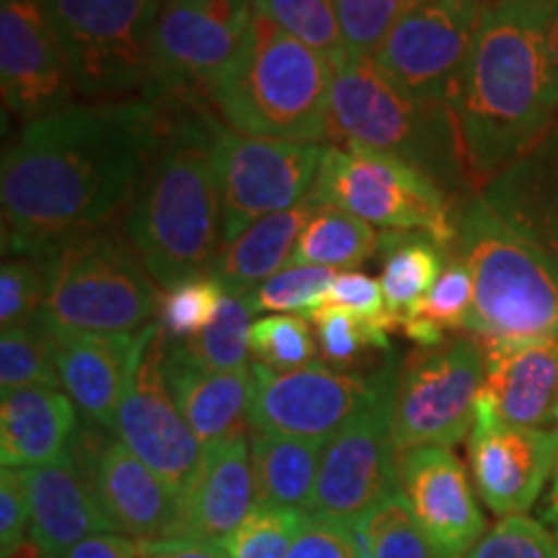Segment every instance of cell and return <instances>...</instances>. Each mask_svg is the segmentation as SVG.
<instances>
[{"label": "cell", "instance_id": "cell-1", "mask_svg": "<svg viewBox=\"0 0 558 558\" xmlns=\"http://www.w3.org/2000/svg\"><path fill=\"white\" fill-rule=\"evenodd\" d=\"M163 128L150 99L68 104L26 122L0 169L5 256L41 259L107 228L135 202Z\"/></svg>", "mask_w": 558, "mask_h": 558}, {"label": "cell", "instance_id": "cell-2", "mask_svg": "<svg viewBox=\"0 0 558 558\" xmlns=\"http://www.w3.org/2000/svg\"><path fill=\"white\" fill-rule=\"evenodd\" d=\"M558 0H484L456 104L469 177L486 186L558 114L550 29Z\"/></svg>", "mask_w": 558, "mask_h": 558}, {"label": "cell", "instance_id": "cell-3", "mask_svg": "<svg viewBox=\"0 0 558 558\" xmlns=\"http://www.w3.org/2000/svg\"><path fill=\"white\" fill-rule=\"evenodd\" d=\"M124 230L160 290L213 269L222 209L209 117L166 120Z\"/></svg>", "mask_w": 558, "mask_h": 558}, {"label": "cell", "instance_id": "cell-4", "mask_svg": "<svg viewBox=\"0 0 558 558\" xmlns=\"http://www.w3.org/2000/svg\"><path fill=\"white\" fill-rule=\"evenodd\" d=\"M331 83L329 58L254 11L239 54L207 96L230 130L316 145L329 140Z\"/></svg>", "mask_w": 558, "mask_h": 558}, {"label": "cell", "instance_id": "cell-5", "mask_svg": "<svg viewBox=\"0 0 558 558\" xmlns=\"http://www.w3.org/2000/svg\"><path fill=\"white\" fill-rule=\"evenodd\" d=\"M456 256L473 275L465 331L478 339L558 341V259L509 228L481 197L458 209Z\"/></svg>", "mask_w": 558, "mask_h": 558}, {"label": "cell", "instance_id": "cell-6", "mask_svg": "<svg viewBox=\"0 0 558 558\" xmlns=\"http://www.w3.org/2000/svg\"><path fill=\"white\" fill-rule=\"evenodd\" d=\"M329 140L407 160L442 190L465 166L456 111L411 99L373 58L333 65Z\"/></svg>", "mask_w": 558, "mask_h": 558}, {"label": "cell", "instance_id": "cell-7", "mask_svg": "<svg viewBox=\"0 0 558 558\" xmlns=\"http://www.w3.org/2000/svg\"><path fill=\"white\" fill-rule=\"evenodd\" d=\"M41 262L47 298L39 318L54 331L137 333L158 313L143 259L109 226L58 243Z\"/></svg>", "mask_w": 558, "mask_h": 558}, {"label": "cell", "instance_id": "cell-8", "mask_svg": "<svg viewBox=\"0 0 558 558\" xmlns=\"http://www.w3.org/2000/svg\"><path fill=\"white\" fill-rule=\"evenodd\" d=\"M318 205L339 207L386 230L427 233L442 248L456 246L458 215L435 179L407 160L360 145H324L313 186Z\"/></svg>", "mask_w": 558, "mask_h": 558}, {"label": "cell", "instance_id": "cell-9", "mask_svg": "<svg viewBox=\"0 0 558 558\" xmlns=\"http://www.w3.org/2000/svg\"><path fill=\"white\" fill-rule=\"evenodd\" d=\"M166 0H45L75 90L124 101L150 83V37Z\"/></svg>", "mask_w": 558, "mask_h": 558}, {"label": "cell", "instance_id": "cell-10", "mask_svg": "<svg viewBox=\"0 0 558 558\" xmlns=\"http://www.w3.org/2000/svg\"><path fill=\"white\" fill-rule=\"evenodd\" d=\"M401 362L393 352L388 354L365 403L326 442L311 514L352 530L369 509L401 488L393 448Z\"/></svg>", "mask_w": 558, "mask_h": 558}, {"label": "cell", "instance_id": "cell-11", "mask_svg": "<svg viewBox=\"0 0 558 558\" xmlns=\"http://www.w3.org/2000/svg\"><path fill=\"white\" fill-rule=\"evenodd\" d=\"M486 354L481 339L456 337L437 347H416L401 362L396 393L393 448L463 442L476 418Z\"/></svg>", "mask_w": 558, "mask_h": 558}, {"label": "cell", "instance_id": "cell-12", "mask_svg": "<svg viewBox=\"0 0 558 558\" xmlns=\"http://www.w3.org/2000/svg\"><path fill=\"white\" fill-rule=\"evenodd\" d=\"M222 209V243L256 220L303 202L316 186L324 145L279 143L230 130L209 117Z\"/></svg>", "mask_w": 558, "mask_h": 558}, {"label": "cell", "instance_id": "cell-13", "mask_svg": "<svg viewBox=\"0 0 558 558\" xmlns=\"http://www.w3.org/2000/svg\"><path fill=\"white\" fill-rule=\"evenodd\" d=\"M254 0L190 3L166 0L150 37V83L145 99L209 94L246 39Z\"/></svg>", "mask_w": 558, "mask_h": 558}, {"label": "cell", "instance_id": "cell-14", "mask_svg": "<svg viewBox=\"0 0 558 558\" xmlns=\"http://www.w3.org/2000/svg\"><path fill=\"white\" fill-rule=\"evenodd\" d=\"M484 0H416L396 21L375 62L411 99L452 109Z\"/></svg>", "mask_w": 558, "mask_h": 558}, {"label": "cell", "instance_id": "cell-15", "mask_svg": "<svg viewBox=\"0 0 558 558\" xmlns=\"http://www.w3.org/2000/svg\"><path fill=\"white\" fill-rule=\"evenodd\" d=\"M117 437L132 456L184 497L202 463V442L173 401L163 378V333L145 326L124 386L114 424Z\"/></svg>", "mask_w": 558, "mask_h": 558}, {"label": "cell", "instance_id": "cell-16", "mask_svg": "<svg viewBox=\"0 0 558 558\" xmlns=\"http://www.w3.org/2000/svg\"><path fill=\"white\" fill-rule=\"evenodd\" d=\"M248 427L303 439H331L373 390V375L313 362L290 373L256 365Z\"/></svg>", "mask_w": 558, "mask_h": 558}, {"label": "cell", "instance_id": "cell-17", "mask_svg": "<svg viewBox=\"0 0 558 558\" xmlns=\"http://www.w3.org/2000/svg\"><path fill=\"white\" fill-rule=\"evenodd\" d=\"M469 463L478 499L494 514H525L556 471L558 427L507 424L478 396L469 435Z\"/></svg>", "mask_w": 558, "mask_h": 558}, {"label": "cell", "instance_id": "cell-18", "mask_svg": "<svg viewBox=\"0 0 558 558\" xmlns=\"http://www.w3.org/2000/svg\"><path fill=\"white\" fill-rule=\"evenodd\" d=\"M0 90L5 114L29 122L78 94L45 0H0Z\"/></svg>", "mask_w": 558, "mask_h": 558}, {"label": "cell", "instance_id": "cell-19", "mask_svg": "<svg viewBox=\"0 0 558 558\" xmlns=\"http://www.w3.org/2000/svg\"><path fill=\"white\" fill-rule=\"evenodd\" d=\"M70 452L88 473L101 512L114 533L135 541L186 538L179 494L132 456L120 439H99L90 448V437H83Z\"/></svg>", "mask_w": 558, "mask_h": 558}, {"label": "cell", "instance_id": "cell-20", "mask_svg": "<svg viewBox=\"0 0 558 558\" xmlns=\"http://www.w3.org/2000/svg\"><path fill=\"white\" fill-rule=\"evenodd\" d=\"M399 486L437 558H465L486 535L469 471L452 448L424 445L401 452Z\"/></svg>", "mask_w": 558, "mask_h": 558}, {"label": "cell", "instance_id": "cell-21", "mask_svg": "<svg viewBox=\"0 0 558 558\" xmlns=\"http://www.w3.org/2000/svg\"><path fill=\"white\" fill-rule=\"evenodd\" d=\"M163 378L202 448L246 432L256 390L254 367L209 369L181 341L163 339Z\"/></svg>", "mask_w": 558, "mask_h": 558}, {"label": "cell", "instance_id": "cell-22", "mask_svg": "<svg viewBox=\"0 0 558 558\" xmlns=\"http://www.w3.org/2000/svg\"><path fill=\"white\" fill-rule=\"evenodd\" d=\"M486 354L481 399L507 424L546 427L558 403V341L481 339Z\"/></svg>", "mask_w": 558, "mask_h": 558}, {"label": "cell", "instance_id": "cell-23", "mask_svg": "<svg viewBox=\"0 0 558 558\" xmlns=\"http://www.w3.org/2000/svg\"><path fill=\"white\" fill-rule=\"evenodd\" d=\"M32 514V541L45 558H65L70 548L96 533H114L101 512L88 473L65 452L54 463L24 469Z\"/></svg>", "mask_w": 558, "mask_h": 558}, {"label": "cell", "instance_id": "cell-24", "mask_svg": "<svg viewBox=\"0 0 558 558\" xmlns=\"http://www.w3.org/2000/svg\"><path fill=\"white\" fill-rule=\"evenodd\" d=\"M52 331L60 386L88 422L114 432L140 333Z\"/></svg>", "mask_w": 558, "mask_h": 558}, {"label": "cell", "instance_id": "cell-25", "mask_svg": "<svg viewBox=\"0 0 558 558\" xmlns=\"http://www.w3.org/2000/svg\"><path fill=\"white\" fill-rule=\"evenodd\" d=\"M481 199L558 259V114L520 158L481 186Z\"/></svg>", "mask_w": 558, "mask_h": 558}, {"label": "cell", "instance_id": "cell-26", "mask_svg": "<svg viewBox=\"0 0 558 558\" xmlns=\"http://www.w3.org/2000/svg\"><path fill=\"white\" fill-rule=\"evenodd\" d=\"M181 505L186 518V538L222 546L243 525L256 507L248 432L205 448Z\"/></svg>", "mask_w": 558, "mask_h": 558}, {"label": "cell", "instance_id": "cell-27", "mask_svg": "<svg viewBox=\"0 0 558 558\" xmlns=\"http://www.w3.org/2000/svg\"><path fill=\"white\" fill-rule=\"evenodd\" d=\"M78 409L65 390L24 386L0 396V463L3 469H39L70 450Z\"/></svg>", "mask_w": 558, "mask_h": 558}, {"label": "cell", "instance_id": "cell-28", "mask_svg": "<svg viewBox=\"0 0 558 558\" xmlns=\"http://www.w3.org/2000/svg\"><path fill=\"white\" fill-rule=\"evenodd\" d=\"M318 207L316 197L308 194L295 207L256 220L239 239L222 243L209 275L218 279L228 295H248L271 275L288 267L305 222L313 218Z\"/></svg>", "mask_w": 558, "mask_h": 558}, {"label": "cell", "instance_id": "cell-29", "mask_svg": "<svg viewBox=\"0 0 558 558\" xmlns=\"http://www.w3.org/2000/svg\"><path fill=\"white\" fill-rule=\"evenodd\" d=\"M256 505L311 512L320 460L329 439L271 435L248 427Z\"/></svg>", "mask_w": 558, "mask_h": 558}, {"label": "cell", "instance_id": "cell-30", "mask_svg": "<svg viewBox=\"0 0 558 558\" xmlns=\"http://www.w3.org/2000/svg\"><path fill=\"white\" fill-rule=\"evenodd\" d=\"M378 251L383 254V298H386L390 324L393 329H399L401 320L427 298V292L442 277L448 267L445 262L448 248L439 246L427 233L386 230L380 233Z\"/></svg>", "mask_w": 558, "mask_h": 558}, {"label": "cell", "instance_id": "cell-31", "mask_svg": "<svg viewBox=\"0 0 558 558\" xmlns=\"http://www.w3.org/2000/svg\"><path fill=\"white\" fill-rule=\"evenodd\" d=\"M380 246V233L369 222L354 218L339 207L320 205L305 222L292 248L290 264L324 269H354L365 264Z\"/></svg>", "mask_w": 558, "mask_h": 558}, {"label": "cell", "instance_id": "cell-32", "mask_svg": "<svg viewBox=\"0 0 558 558\" xmlns=\"http://www.w3.org/2000/svg\"><path fill=\"white\" fill-rule=\"evenodd\" d=\"M473 275L460 256H452L442 277L427 292V298L399 324V331L414 341L416 347H437L448 341L450 331L469 326L473 311Z\"/></svg>", "mask_w": 558, "mask_h": 558}, {"label": "cell", "instance_id": "cell-33", "mask_svg": "<svg viewBox=\"0 0 558 558\" xmlns=\"http://www.w3.org/2000/svg\"><path fill=\"white\" fill-rule=\"evenodd\" d=\"M365 558H437L403 499L401 488L373 507L352 527Z\"/></svg>", "mask_w": 558, "mask_h": 558}, {"label": "cell", "instance_id": "cell-34", "mask_svg": "<svg viewBox=\"0 0 558 558\" xmlns=\"http://www.w3.org/2000/svg\"><path fill=\"white\" fill-rule=\"evenodd\" d=\"M24 386L62 390L54 365V337L39 316L0 333V390Z\"/></svg>", "mask_w": 558, "mask_h": 558}, {"label": "cell", "instance_id": "cell-35", "mask_svg": "<svg viewBox=\"0 0 558 558\" xmlns=\"http://www.w3.org/2000/svg\"><path fill=\"white\" fill-rule=\"evenodd\" d=\"M254 11L333 65L347 58L337 0H254Z\"/></svg>", "mask_w": 558, "mask_h": 558}, {"label": "cell", "instance_id": "cell-36", "mask_svg": "<svg viewBox=\"0 0 558 558\" xmlns=\"http://www.w3.org/2000/svg\"><path fill=\"white\" fill-rule=\"evenodd\" d=\"M333 279H337L333 269L288 264L259 288L243 295V300L251 313H288L311 320L326 305Z\"/></svg>", "mask_w": 558, "mask_h": 558}, {"label": "cell", "instance_id": "cell-37", "mask_svg": "<svg viewBox=\"0 0 558 558\" xmlns=\"http://www.w3.org/2000/svg\"><path fill=\"white\" fill-rule=\"evenodd\" d=\"M251 360L271 373L308 367L318 357V341L313 337L308 318L271 313L251 324Z\"/></svg>", "mask_w": 558, "mask_h": 558}, {"label": "cell", "instance_id": "cell-38", "mask_svg": "<svg viewBox=\"0 0 558 558\" xmlns=\"http://www.w3.org/2000/svg\"><path fill=\"white\" fill-rule=\"evenodd\" d=\"M226 290L213 275L181 279L163 290L158 303V326L166 341H192L218 316Z\"/></svg>", "mask_w": 558, "mask_h": 558}, {"label": "cell", "instance_id": "cell-39", "mask_svg": "<svg viewBox=\"0 0 558 558\" xmlns=\"http://www.w3.org/2000/svg\"><path fill=\"white\" fill-rule=\"evenodd\" d=\"M251 313L248 303L239 295L222 298L218 316L207 326L199 337L192 341H181L190 352L197 357L202 365L209 369H220V373H233V369L251 367Z\"/></svg>", "mask_w": 558, "mask_h": 558}, {"label": "cell", "instance_id": "cell-40", "mask_svg": "<svg viewBox=\"0 0 558 558\" xmlns=\"http://www.w3.org/2000/svg\"><path fill=\"white\" fill-rule=\"evenodd\" d=\"M316 329V341L320 357L326 365L347 369L365 357L369 352L390 354V339L386 326L369 324V320L354 316V313L324 305L316 316L311 318Z\"/></svg>", "mask_w": 558, "mask_h": 558}, {"label": "cell", "instance_id": "cell-41", "mask_svg": "<svg viewBox=\"0 0 558 558\" xmlns=\"http://www.w3.org/2000/svg\"><path fill=\"white\" fill-rule=\"evenodd\" d=\"M416 0H337L347 58H373Z\"/></svg>", "mask_w": 558, "mask_h": 558}, {"label": "cell", "instance_id": "cell-42", "mask_svg": "<svg viewBox=\"0 0 558 558\" xmlns=\"http://www.w3.org/2000/svg\"><path fill=\"white\" fill-rule=\"evenodd\" d=\"M305 512L256 505L230 538L222 543L230 558H288Z\"/></svg>", "mask_w": 558, "mask_h": 558}, {"label": "cell", "instance_id": "cell-43", "mask_svg": "<svg viewBox=\"0 0 558 558\" xmlns=\"http://www.w3.org/2000/svg\"><path fill=\"white\" fill-rule=\"evenodd\" d=\"M47 298L45 262L37 256H5L0 267V326L29 324Z\"/></svg>", "mask_w": 558, "mask_h": 558}, {"label": "cell", "instance_id": "cell-44", "mask_svg": "<svg viewBox=\"0 0 558 558\" xmlns=\"http://www.w3.org/2000/svg\"><path fill=\"white\" fill-rule=\"evenodd\" d=\"M465 558H558V541L527 514L499 518Z\"/></svg>", "mask_w": 558, "mask_h": 558}, {"label": "cell", "instance_id": "cell-45", "mask_svg": "<svg viewBox=\"0 0 558 558\" xmlns=\"http://www.w3.org/2000/svg\"><path fill=\"white\" fill-rule=\"evenodd\" d=\"M326 305L349 311L354 316L369 320V324L386 326L388 331H393L380 282L365 275V271H339L329 290V298H326Z\"/></svg>", "mask_w": 558, "mask_h": 558}, {"label": "cell", "instance_id": "cell-46", "mask_svg": "<svg viewBox=\"0 0 558 558\" xmlns=\"http://www.w3.org/2000/svg\"><path fill=\"white\" fill-rule=\"evenodd\" d=\"M288 558H362V554L352 530L305 512Z\"/></svg>", "mask_w": 558, "mask_h": 558}, {"label": "cell", "instance_id": "cell-47", "mask_svg": "<svg viewBox=\"0 0 558 558\" xmlns=\"http://www.w3.org/2000/svg\"><path fill=\"white\" fill-rule=\"evenodd\" d=\"M32 525L29 497H26L24 471L3 469L0 473V554L9 558L26 541Z\"/></svg>", "mask_w": 558, "mask_h": 558}, {"label": "cell", "instance_id": "cell-48", "mask_svg": "<svg viewBox=\"0 0 558 558\" xmlns=\"http://www.w3.org/2000/svg\"><path fill=\"white\" fill-rule=\"evenodd\" d=\"M140 558H230L218 543L199 538L137 541Z\"/></svg>", "mask_w": 558, "mask_h": 558}, {"label": "cell", "instance_id": "cell-49", "mask_svg": "<svg viewBox=\"0 0 558 558\" xmlns=\"http://www.w3.org/2000/svg\"><path fill=\"white\" fill-rule=\"evenodd\" d=\"M65 558H140V546L135 538L120 533H96L70 548Z\"/></svg>", "mask_w": 558, "mask_h": 558}, {"label": "cell", "instance_id": "cell-50", "mask_svg": "<svg viewBox=\"0 0 558 558\" xmlns=\"http://www.w3.org/2000/svg\"><path fill=\"white\" fill-rule=\"evenodd\" d=\"M541 514H543L541 522L556 535V541H558V463L554 471V481H550V492L546 494V501H543Z\"/></svg>", "mask_w": 558, "mask_h": 558}, {"label": "cell", "instance_id": "cell-51", "mask_svg": "<svg viewBox=\"0 0 558 558\" xmlns=\"http://www.w3.org/2000/svg\"><path fill=\"white\" fill-rule=\"evenodd\" d=\"M550 68H554V81L558 90V16L554 21V29H550Z\"/></svg>", "mask_w": 558, "mask_h": 558}, {"label": "cell", "instance_id": "cell-52", "mask_svg": "<svg viewBox=\"0 0 558 558\" xmlns=\"http://www.w3.org/2000/svg\"><path fill=\"white\" fill-rule=\"evenodd\" d=\"M9 558H45L34 541H24Z\"/></svg>", "mask_w": 558, "mask_h": 558}, {"label": "cell", "instance_id": "cell-53", "mask_svg": "<svg viewBox=\"0 0 558 558\" xmlns=\"http://www.w3.org/2000/svg\"><path fill=\"white\" fill-rule=\"evenodd\" d=\"M190 3H222V0H190Z\"/></svg>", "mask_w": 558, "mask_h": 558}, {"label": "cell", "instance_id": "cell-54", "mask_svg": "<svg viewBox=\"0 0 558 558\" xmlns=\"http://www.w3.org/2000/svg\"><path fill=\"white\" fill-rule=\"evenodd\" d=\"M554 424L558 427V403H556V411H554Z\"/></svg>", "mask_w": 558, "mask_h": 558}, {"label": "cell", "instance_id": "cell-55", "mask_svg": "<svg viewBox=\"0 0 558 558\" xmlns=\"http://www.w3.org/2000/svg\"><path fill=\"white\" fill-rule=\"evenodd\" d=\"M362 558H365V556H362Z\"/></svg>", "mask_w": 558, "mask_h": 558}]
</instances>
